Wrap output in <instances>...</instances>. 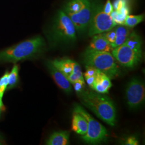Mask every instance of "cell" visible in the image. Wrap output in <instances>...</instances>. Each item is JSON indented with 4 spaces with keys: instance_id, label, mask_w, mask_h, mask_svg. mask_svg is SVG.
Listing matches in <instances>:
<instances>
[{
    "instance_id": "obj_1",
    "label": "cell",
    "mask_w": 145,
    "mask_h": 145,
    "mask_svg": "<svg viewBox=\"0 0 145 145\" xmlns=\"http://www.w3.org/2000/svg\"><path fill=\"white\" fill-rule=\"evenodd\" d=\"M81 102L99 118L111 126L116 123V109L114 102L105 93L83 90L78 93Z\"/></svg>"
},
{
    "instance_id": "obj_2",
    "label": "cell",
    "mask_w": 145,
    "mask_h": 145,
    "mask_svg": "<svg viewBox=\"0 0 145 145\" xmlns=\"http://www.w3.org/2000/svg\"><path fill=\"white\" fill-rule=\"evenodd\" d=\"M45 42L36 36L0 51V63L16 62L37 57L44 52Z\"/></svg>"
},
{
    "instance_id": "obj_3",
    "label": "cell",
    "mask_w": 145,
    "mask_h": 145,
    "mask_svg": "<svg viewBox=\"0 0 145 145\" xmlns=\"http://www.w3.org/2000/svg\"><path fill=\"white\" fill-rule=\"evenodd\" d=\"M63 11L72 21L78 32L82 33L88 29L93 12L90 0H70Z\"/></svg>"
},
{
    "instance_id": "obj_4",
    "label": "cell",
    "mask_w": 145,
    "mask_h": 145,
    "mask_svg": "<svg viewBox=\"0 0 145 145\" xmlns=\"http://www.w3.org/2000/svg\"><path fill=\"white\" fill-rule=\"evenodd\" d=\"M83 62L86 66H92L104 72L110 79L119 75V67L111 52L87 49L83 54Z\"/></svg>"
},
{
    "instance_id": "obj_5",
    "label": "cell",
    "mask_w": 145,
    "mask_h": 145,
    "mask_svg": "<svg viewBox=\"0 0 145 145\" xmlns=\"http://www.w3.org/2000/svg\"><path fill=\"white\" fill-rule=\"evenodd\" d=\"M76 29L63 10H59L53 23L50 37L53 43H67L76 40Z\"/></svg>"
},
{
    "instance_id": "obj_6",
    "label": "cell",
    "mask_w": 145,
    "mask_h": 145,
    "mask_svg": "<svg viewBox=\"0 0 145 145\" xmlns=\"http://www.w3.org/2000/svg\"><path fill=\"white\" fill-rule=\"evenodd\" d=\"M73 112L82 114L87 120L88 130L87 133L81 136V139L84 142L89 144L95 145L106 139L108 133L105 127L91 117L82 106L75 104Z\"/></svg>"
},
{
    "instance_id": "obj_7",
    "label": "cell",
    "mask_w": 145,
    "mask_h": 145,
    "mask_svg": "<svg viewBox=\"0 0 145 145\" xmlns=\"http://www.w3.org/2000/svg\"><path fill=\"white\" fill-rule=\"evenodd\" d=\"M93 9V15L88 27L89 36L109 31L117 25L110 15L105 13L101 7Z\"/></svg>"
},
{
    "instance_id": "obj_8",
    "label": "cell",
    "mask_w": 145,
    "mask_h": 145,
    "mask_svg": "<svg viewBox=\"0 0 145 145\" xmlns=\"http://www.w3.org/2000/svg\"><path fill=\"white\" fill-rule=\"evenodd\" d=\"M125 96L130 109L139 108L145 100V86L143 81L138 78L131 79L126 86Z\"/></svg>"
},
{
    "instance_id": "obj_9",
    "label": "cell",
    "mask_w": 145,
    "mask_h": 145,
    "mask_svg": "<svg viewBox=\"0 0 145 145\" xmlns=\"http://www.w3.org/2000/svg\"><path fill=\"white\" fill-rule=\"evenodd\" d=\"M111 53L116 61L124 67H135L142 57V52L134 50L125 44L113 48Z\"/></svg>"
},
{
    "instance_id": "obj_10",
    "label": "cell",
    "mask_w": 145,
    "mask_h": 145,
    "mask_svg": "<svg viewBox=\"0 0 145 145\" xmlns=\"http://www.w3.org/2000/svg\"><path fill=\"white\" fill-rule=\"evenodd\" d=\"M46 66L57 86L65 93H71L72 90V85L67 77L55 67L50 61H47Z\"/></svg>"
},
{
    "instance_id": "obj_11",
    "label": "cell",
    "mask_w": 145,
    "mask_h": 145,
    "mask_svg": "<svg viewBox=\"0 0 145 145\" xmlns=\"http://www.w3.org/2000/svg\"><path fill=\"white\" fill-rule=\"evenodd\" d=\"M111 87L112 83L109 76L99 70L90 88L99 93H107Z\"/></svg>"
},
{
    "instance_id": "obj_12",
    "label": "cell",
    "mask_w": 145,
    "mask_h": 145,
    "mask_svg": "<svg viewBox=\"0 0 145 145\" xmlns=\"http://www.w3.org/2000/svg\"><path fill=\"white\" fill-rule=\"evenodd\" d=\"M93 39L87 49L97 51L111 52L113 48L104 36L103 33L93 36Z\"/></svg>"
},
{
    "instance_id": "obj_13",
    "label": "cell",
    "mask_w": 145,
    "mask_h": 145,
    "mask_svg": "<svg viewBox=\"0 0 145 145\" xmlns=\"http://www.w3.org/2000/svg\"><path fill=\"white\" fill-rule=\"evenodd\" d=\"M73 131L81 136L87 133L88 130V122L87 119L82 114L73 112L72 123Z\"/></svg>"
},
{
    "instance_id": "obj_14",
    "label": "cell",
    "mask_w": 145,
    "mask_h": 145,
    "mask_svg": "<svg viewBox=\"0 0 145 145\" xmlns=\"http://www.w3.org/2000/svg\"><path fill=\"white\" fill-rule=\"evenodd\" d=\"M69 132L66 131L55 132L46 141L47 145H68L70 144Z\"/></svg>"
},
{
    "instance_id": "obj_15",
    "label": "cell",
    "mask_w": 145,
    "mask_h": 145,
    "mask_svg": "<svg viewBox=\"0 0 145 145\" xmlns=\"http://www.w3.org/2000/svg\"><path fill=\"white\" fill-rule=\"evenodd\" d=\"M116 31V40L111 45L113 48L124 44L132 32V28L123 25H118L114 27Z\"/></svg>"
},
{
    "instance_id": "obj_16",
    "label": "cell",
    "mask_w": 145,
    "mask_h": 145,
    "mask_svg": "<svg viewBox=\"0 0 145 145\" xmlns=\"http://www.w3.org/2000/svg\"><path fill=\"white\" fill-rule=\"evenodd\" d=\"M72 60L69 59H56L50 61L52 65L63 73L67 78L72 71Z\"/></svg>"
},
{
    "instance_id": "obj_17",
    "label": "cell",
    "mask_w": 145,
    "mask_h": 145,
    "mask_svg": "<svg viewBox=\"0 0 145 145\" xmlns=\"http://www.w3.org/2000/svg\"><path fill=\"white\" fill-rule=\"evenodd\" d=\"M124 44L134 50L139 52H142L141 48L142 40L139 36L135 31H132L131 32Z\"/></svg>"
},
{
    "instance_id": "obj_18",
    "label": "cell",
    "mask_w": 145,
    "mask_h": 145,
    "mask_svg": "<svg viewBox=\"0 0 145 145\" xmlns=\"http://www.w3.org/2000/svg\"><path fill=\"white\" fill-rule=\"evenodd\" d=\"M19 67L18 65H15L12 68V70L8 74V84L7 90H10L15 88L19 82Z\"/></svg>"
},
{
    "instance_id": "obj_19",
    "label": "cell",
    "mask_w": 145,
    "mask_h": 145,
    "mask_svg": "<svg viewBox=\"0 0 145 145\" xmlns=\"http://www.w3.org/2000/svg\"><path fill=\"white\" fill-rule=\"evenodd\" d=\"M144 15H139L127 16L123 25L127 26L130 28L134 27L135 26L140 23L144 20Z\"/></svg>"
},
{
    "instance_id": "obj_20",
    "label": "cell",
    "mask_w": 145,
    "mask_h": 145,
    "mask_svg": "<svg viewBox=\"0 0 145 145\" xmlns=\"http://www.w3.org/2000/svg\"><path fill=\"white\" fill-rule=\"evenodd\" d=\"M86 66V71L84 74L83 78H84V79L86 80L88 86L90 87H91L99 70L92 66Z\"/></svg>"
},
{
    "instance_id": "obj_21",
    "label": "cell",
    "mask_w": 145,
    "mask_h": 145,
    "mask_svg": "<svg viewBox=\"0 0 145 145\" xmlns=\"http://www.w3.org/2000/svg\"><path fill=\"white\" fill-rule=\"evenodd\" d=\"M8 74L9 72L7 71L3 76L0 78V108L2 110H4L5 109V107L2 103V97L8 86Z\"/></svg>"
},
{
    "instance_id": "obj_22",
    "label": "cell",
    "mask_w": 145,
    "mask_h": 145,
    "mask_svg": "<svg viewBox=\"0 0 145 145\" xmlns=\"http://www.w3.org/2000/svg\"><path fill=\"white\" fill-rule=\"evenodd\" d=\"M112 6L116 11L130 9V0H115Z\"/></svg>"
},
{
    "instance_id": "obj_23",
    "label": "cell",
    "mask_w": 145,
    "mask_h": 145,
    "mask_svg": "<svg viewBox=\"0 0 145 145\" xmlns=\"http://www.w3.org/2000/svg\"><path fill=\"white\" fill-rule=\"evenodd\" d=\"M103 34L106 39L109 42L111 45H112L116 40V31L114 27L109 31L103 32Z\"/></svg>"
},
{
    "instance_id": "obj_24",
    "label": "cell",
    "mask_w": 145,
    "mask_h": 145,
    "mask_svg": "<svg viewBox=\"0 0 145 145\" xmlns=\"http://www.w3.org/2000/svg\"><path fill=\"white\" fill-rule=\"evenodd\" d=\"M72 86L74 87L75 90L77 93H79L83 91L85 86V82L82 81H79L75 83H72Z\"/></svg>"
},
{
    "instance_id": "obj_25",
    "label": "cell",
    "mask_w": 145,
    "mask_h": 145,
    "mask_svg": "<svg viewBox=\"0 0 145 145\" xmlns=\"http://www.w3.org/2000/svg\"><path fill=\"white\" fill-rule=\"evenodd\" d=\"M103 10L105 13L110 15L112 12L114 10V8H113V6L112 3L110 2V0H107L106 2L105 3V5L104 6Z\"/></svg>"
},
{
    "instance_id": "obj_26",
    "label": "cell",
    "mask_w": 145,
    "mask_h": 145,
    "mask_svg": "<svg viewBox=\"0 0 145 145\" xmlns=\"http://www.w3.org/2000/svg\"><path fill=\"white\" fill-rule=\"evenodd\" d=\"M125 144L127 145H137L139 144V141L135 137H130L127 139Z\"/></svg>"
},
{
    "instance_id": "obj_27",
    "label": "cell",
    "mask_w": 145,
    "mask_h": 145,
    "mask_svg": "<svg viewBox=\"0 0 145 145\" xmlns=\"http://www.w3.org/2000/svg\"><path fill=\"white\" fill-rule=\"evenodd\" d=\"M3 142H4L3 139H2V138L1 137V136L0 135V145H2V144H3Z\"/></svg>"
},
{
    "instance_id": "obj_28",
    "label": "cell",
    "mask_w": 145,
    "mask_h": 145,
    "mask_svg": "<svg viewBox=\"0 0 145 145\" xmlns=\"http://www.w3.org/2000/svg\"><path fill=\"white\" fill-rule=\"evenodd\" d=\"M0 110H1V108H0Z\"/></svg>"
}]
</instances>
